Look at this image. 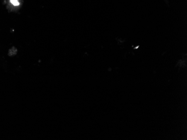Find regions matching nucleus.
<instances>
[{"mask_svg":"<svg viewBox=\"0 0 187 140\" xmlns=\"http://www.w3.org/2000/svg\"><path fill=\"white\" fill-rule=\"evenodd\" d=\"M10 2L14 6H18L19 5V3L18 0H10Z\"/></svg>","mask_w":187,"mask_h":140,"instance_id":"obj_1","label":"nucleus"}]
</instances>
